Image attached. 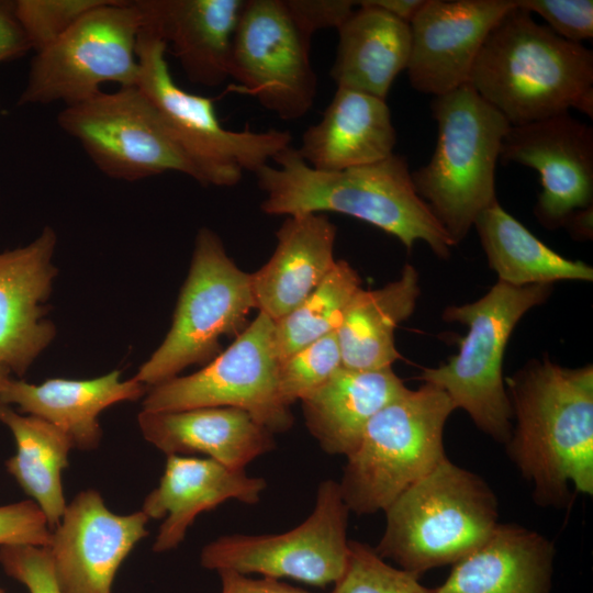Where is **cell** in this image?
<instances>
[{"instance_id": "6da1fadb", "label": "cell", "mask_w": 593, "mask_h": 593, "mask_svg": "<svg viewBox=\"0 0 593 593\" xmlns=\"http://www.w3.org/2000/svg\"><path fill=\"white\" fill-rule=\"evenodd\" d=\"M516 424L505 444L541 506L593 493V367L534 360L506 379Z\"/></svg>"}, {"instance_id": "7a4b0ae2", "label": "cell", "mask_w": 593, "mask_h": 593, "mask_svg": "<svg viewBox=\"0 0 593 593\" xmlns=\"http://www.w3.org/2000/svg\"><path fill=\"white\" fill-rule=\"evenodd\" d=\"M272 160L277 167L267 164L256 172L266 193L260 208L267 214H346L395 236L407 250L423 240L441 258L455 246L417 193L404 156L392 154L371 165L329 171L311 167L289 146Z\"/></svg>"}, {"instance_id": "3957f363", "label": "cell", "mask_w": 593, "mask_h": 593, "mask_svg": "<svg viewBox=\"0 0 593 593\" xmlns=\"http://www.w3.org/2000/svg\"><path fill=\"white\" fill-rule=\"evenodd\" d=\"M468 83L519 126L575 109L593 116V52L517 4L491 30Z\"/></svg>"}, {"instance_id": "277c9868", "label": "cell", "mask_w": 593, "mask_h": 593, "mask_svg": "<svg viewBox=\"0 0 593 593\" xmlns=\"http://www.w3.org/2000/svg\"><path fill=\"white\" fill-rule=\"evenodd\" d=\"M384 512L385 529L374 549L417 578L469 555L499 525L492 489L480 475L448 458L403 491Z\"/></svg>"}, {"instance_id": "5b68a950", "label": "cell", "mask_w": 593, "mask_h": 593, "mask_svg": "<svg viewBox=\"0 0 593 593\" xmlns=\"http://www.w3.org/2000/svg\"><path fill=\"white\" fill-rule=\"evenodd\" d=\"M437 124L433 156L411 171L417 193L455 245L496 201L495 166L511 124L467 82L434 97Z\"/></svg>"}, {"instance_id": "8992f818", "label": "cell", "mask_w": 593, "mask_h": 593, "mask_svg": "<svg viewBox=\"0 0 593 593\" xmlns=\"http://www.w3.org/2000/svg\"><path fill=\"white\" fill-rule=\"evenodd\" d=\"M551 284L514 287L499 281L479 300L446 307L443 317L468 326L459 351L436 368H425L424 383L441 389L455 409L465 410L475 426L506 444L513 412L503 383V356L518 321L549 296Z\"/></svg>"}, {"instance_id": "52a82bcc", "label": "cell", "mask_w": 593, "mask_h": 593, "mask_svg": "<svg viewBox=\"0 0 593 593\" xmlns=\"http://www.w3.org/2000/svg\"><path fill=\"white\" fill-rule=\"evenodd\" d=\"M454 410L448 395L430 383L409 389L381 409L346 457L338 484L349 511H384L447 458L443 434Z\"/></svg>"}, {"instance_id": "ba28073f", "label": "cell", "mask_w": 593, "mask_h": 593, "mask_svg": "<svg viewBox=\"0 0 593 593\" xmlns=\"http://www.w3.org/2000/svg\"><path fill=\"white\" fill-rule=\"evenodd\" d=\"M167 45L142 26L136 57V87L157 110L203 186L232 187L244 171L257 172L291 146L288 131H232L224 127L213 100L191 93L174 80L165 56Z\"/></svg>"}, {"instance_id": "9c48e42d", "label": "cell", "mask_w": 593, "mask_h": 593, "mask_svg": "<svg viewBox=\"0 0 593 593\" xmlns=\"http://www.w3.org/2000/svg\"><path fill=\"white\" fill-rule=\"evenodd\" d=\"M254 307L250 275L227 256L217 234L202 227L171 327L134 378L152 388L191 365L210 362L221 353V338L239 335Z\"/></svg>"}, {"instance_id": "30bf717a", "label": "cell", "mask_w": 593, "mask_h": 593, "mask_svg": "<svg viewBox=\"0 0 593 593\" xmlns=\"http://www.w3.org/2000/svg\"><path fill=\"white\" fill-rule=\"evenodd\" d=\"M143 19L135 0H105L64 35L34 53L19 105H72L107 82L136 86V46Z\"/></svg>"}, {"instance_id": "8fae6325", "label": "cell", "mask_w": 593, "mask_h": 593, "mask_svg": "<svg viewBox=\"0 0 593 593\" xmlns=\"http://www.w3.org/2000/svg\"><path fill=\"white\" fill-rule=\"evenodd\" d=\"M349 512L338 482L322 481L314 507L301 524L280 534L221 536L203 547L200 562L216 572L257 573L321 588L334 584L347 563Z\"/></svg>"}, {"instance_id": "7c38bea8", "label": "cell", "mask_w": 593, "mask_h": 593, "mask_svg": "<svg viewBox=\"0 0 593 593\" xmlns=\"http://www.w3.org/2000/svg\"><path fill=\"white\" fill-rule=\"evenodd\" d=\"M275 321L259 312L236 339L205 367L149 388L143 410L172 412L197 407H236L272 434L293 424L278 391Z\"/></svg>"}, {"instance_id": "4fadbf2b", "label": "cell", "mask_w": 593, "mask_h": 593, "mask_svg": "<svg viewBox=\"0 0 593 593\" xmlns=\"http://www.w3.org/2000/svg\"><path fill=\"white\" fill-rule=\"evenodd\" d=\"M57 123L108 177L137 181L175 171L199 182L198 172L136 86L101 91L67 105Z\"/></svg>"}, {"instance_id": "5bb4252c", "label": "cell", "mask_w": 593, "mask_h": 593, "mask_svg": "<svg viewBox=\"0 0 593 593\" xmlns=\"http://www.w3.org/2000/svg\"><path fill=\"white\" fill-rule=\"evenodd\" d=\"M311 40L286 0H245L231 55L235 90L256 98L282 120L301 119L316 96Z\"/></svg>"}, {"instance_id": "9a60e30c", "label": "cell", "mask_w": 593, "mask_h": 593, "mask_svg": "<svg viewBox=\"0 0 593 593\" xmlns=\"http://www.w3.org/2000/svg\"><path fill=\"white\" fill-rule=\"evenodd\" d=\"M538 171L541 192L535 205L539 222L556 228L593 199V128L568 113L511 126L500 154Z\"/></svg>"}, {"instance_id": "2e32d148", "label": "cell", "mask_w": 593, "mask_h": 593, "mask_svg": "<svg viewBox=\"0 0 593 593\" xmlns=\"http://www.w3.org/2000/svg\"><path fill=\"white\" fill-rule=\"evenodd\" d=\"M148 516L112 513L96 490L66 506L48 547L61 593H111L116 571L134 546L148 535Z\"/></svg>"}, {"instance_id": "e0dca14e", "label": "cell", "mask_w": 593, "mask_h": 593, "mask_svg": "<svg viewBox=\"0 0 593 593\" xmlns=\"http://www.w3.org/2000/svg\"><path fill=\"white\" fill-rule=\"evenodd\" d=\"M516 0H426L410 22L411 86L438 97L469 81L491 30Z\"/></svg>"}, {"instance_id": "ac0fdd59", "label": "cell", "mask_w": 593, "mask_h": 593, "mask_svg": "<svg viewBox=\"0 0 593 593\" xmlns=\"http://www.w3.org/2000/svg\"><path fill=\"white\" fill-rule=\"evenodd\" d=\"M57 234L45 226L30 244L0 253V361L23 376L53 342L56 327L44 318L57 268Z\"/></svg>"}, {"instance_id": "d6986e66", "label": "cell", "mask_w": 593, "mask_h": 593, "mask_svg": "<svg viewBox=\"0 0 593 593\" xmlns=\"http://www.w3.org/2000/svg\"><path fill=\"white\" fill-rule=\"evenodd\" d=\"M142 26L164 41L187 78L216 87L230 78L233 38L245 0H135Z\"/></svg>"}, {"instance_id": "ffe728a7", "label": "cell", "mask_w": 593, "mask_h": 593, "mask_svg": "<svg viewBox=\"0 0 593 593\" xmlns=\"http://www.w3.org/2000/svg\"><path fill=\"white\" fill-rule=\"evenodd\" d=\"M266 488L265 479L210 458L167 456L159 484L146 496L142 507L148 518L165 517L153 550L165 552L176 548L200 513L228 500L255 504Z\"/></svg>"}, {"instance_id": "44dd1931", "label": "cell", "mask_w": 593, "mask_h": 593, "mask_svg": "<svg viewBox=\"0 0 593 593\" xmlns=\"http://www.w3.org/2000/svg\"><path fill=\"white\" fill-rule=\"evenodd\" d=\"M137 423L144 438L167 456L202 454L234 470L276 447L273 434L236 407L142 410Z\"/></svg>"}, {"instance_id": "7402d4cb", "label": "cell", "mask_w": 593, "mask_h": 593, "mask_svg": "<svg viewBox=\"0 0 593 593\" xmlns=\"http://www.w3.org/2000/svg\"><path fill=\"white\" fill-rule=\"evenodd\" d=\"M270 259L250 275L256 309L278 321L323 281L335 264L336 226L320 213L288 216Z\"/></svg>"}, {"instance_id": "603a6c76", "label": "cell", "mask_w": 593, "mask_h": 593, "mask_svg": "<svg viewBox=\"0 0 593 593\" xmlns=\"http://www.w3.org/2000/svg\"><path fill=\"white\" fill-rule=\"evenodd\" d=\"M396 132L385 100L339 88L316 124L296 148L300 157L320 170H343L381 161L392 154Z\"/></svg>"}, {"instance_id": "cb8c5ba5", "label": "cell", "mask_w": 593, "mask_h": 593, "mask_svg": "<svg viewBox=\"0 0 593 593\" xmlns=\"http://www.w3.org/2000/svg\"><path fill=\"white\" fill-rule=\"evenodd\" d=\"M555 547L541 534L500 524L475 550L452 564L432 593H550Z\"/></svg>"}, {"instance_id": "d4e9b609", "label": "cell", "mask_w": 593, "mask_h": 593, "mask_svg": "<svg viewBox=\"0 0 593 593\" xmlns=\"http://www.w3.org/2000/svg\"><path fill=\"white\" fill-rule=\"evenodd\" d=\"M146 390L134 377L122 381L120 370L89 380L54 378L40 384L11 378L0 403L15 404L21 412L52 423L69 436L74 447L91 450L102 436L98 415L119 402L139 399Z\"/></svg>"}, {"instance_id": "484cf974", "label": "cell", "mask_w": 593, "mask_h": 593, "mask_svg": "<svg viewBox=\"0 0 593 593\" xmlns=\"http://www.w3.org/2000/svg\"><path fill=\"white\" fill-rule=\"evenodd\" d=\"M407 390L391 367H342L301 400L305 425L326 454L347 457L370 419Z\"/></svg>"}, {"instance_id": "4316f807", "label": "cell", "mask_w": 593, "mask_h": 593, "mask_svg": "<svg viewBox=\"0 0 593 593\" xmlns=\"http://www.w3.org/2000/svg\"><path fill=\"white\" fill-rule=\"evenodd\" d=\"M357 5L337 29L331 77L339 88L385 100L394 79L409 64L410 24L366 0Z\"/></svg>"}, {"instance_id": "83f0119b", "label": "cell", "mask_w": 593, "mask_h": 593, "mask_svg": "<svg viewBox=\"0 0 593 593\" xmlns=\"http://www.w3.org/2000/svg\"><path fill=\"white\" fill-rule=\"evenodd\" d=\"M419 292L418 275L411 265L404 266L398 280L380 289L359 288L336 331L343 367L374 370L400 359L394 332L412 315Z\"/></svg>"}, {"instance_id": "f1b7e54d", "label": "cell", "mask_w": 593, "mask_h": 593, "mask_svg": "<svg viewBox=\"0 0 593 593\" xmlns=\"http://www.w3.org/2000/svg\"><path fill=\"white\" fill-rule=\"evenodd\" d=\"M473 225L499 281L525 287L593 279L591 266L557 254L507 213L497 200L479 214Z\"/></svg>"}, {"instance_id": "f546056e", "label": "cell", "mask_w": 593, "mask_h": 593, "mask_svg": "<svg viewBox=\"0 0 593 593\" xmlns=\"http://www.w3.org/2000/svg\"><path fill=\"white\" fill-rule=\"evenodd\" d=\"M0 422L12 433L16 452L5 461L7 471L44 513L53 532L67 506L61 471L68 466L74 444L52 423L33 415H21L0 403Z\"/></svg>"}, {"instance_id": "4dcf8cb0", "label": "cell", "mask_w": 593, "mask_h": 593, "mask_svg": "<svg viewBox=\"0 0 593 593\" xmlns=\"http://www.w3.org/2000/svg\"><path fill=\"white\" fill-rule=\"evenodd\" d=\"M360 286L361 279L357 271L347 261L336 260L310 295L289 314L275 322L278 361L336 332L350 299Z\"/></svg>"}, {"instance_id": "1f68e13d", "label": "cell", "mask_w": 593, "mask_h": 593, "mask_svg": "<svg viewBox=\"0 0 593 593\" xmlns=\"http://www.w3.org/2000/svg\"><path fill=\"white\" fill-rule=\"evenodd\" d=\"M343 367L336 332L304 346L278 362V391L290 407L325 383Z\"/></svg>"}, {"instance_id": "d6a6232c", "label": "cell", "mask_w": 593, "mask_h": 593, "mask_svg": "<svg viewBox=\"0 0 593 593\" xmlns=\"http://www.w3.org/2000/svg\"><path fill=\"white\" fill-rule=\"evenodd\" d=\"M418 579L389 564L371 546L349 540L345 570L331 593H432Z\"/></svg>"}, {"instance_id": "836d02e7", "label": "cell", "mask_w": 593, "mask_h": 593, "mask_svg": "<svg viewBox=\"0 0 593 593\" xmlns=\"http://www.w3.org/2000/svg\"><path fill=\"white\" fill-rule=\"evenodd\" d=\"M105 0H16L15 16L36 53L64 35L83 14Z\"/></svg>"}, {"instance_id": "e575fe53", "label": "cell", "mask_w": 593, "mask_h": 593, "mask_svg": "<svg viewBox=\"0 0 593 593\" xmlns=\"http://www.w3.org/2000/svg\"><path fill=\"white\" fill-rule=\"evenodd\" d=\"M518 8L537 13L558 36L581 43L593 37L592 0H516Z\"/></svg>"}, {"instance_id": "d590c367", "label": "cell", "mask_w": 593, "mask_h": 593, "mask_svg": "<svg viewBox=\"0 0 593 593\" xmlns=\"http://www.w3.org/2000/svg\"><path fill=\"white\" fill-rule=\"evenodd\" d=\"M0 564L30 593H61L47 547L7 545L0 547Z\"/></svg>"}, {"instance_id": "8d00e7d4", "label": "cell", "mask_w": 593, "mask_h": 593, "mask_svg": "<svg viewBox=\"0 0 593 593\" xmlns=\"http://www.w3.org/2000/svg\"><path fill=\"white\" fill-rule=\"evenodd\" d=\"M53 532L41 508L32 500L0 506V547L32 545L49 547Z\"/></svg>"}, {"instance_id": "74e56055", "label": "cell", "mask_w": 593, "mask_h": 593, "mask_svg": "<svg viewBox=\"0 0 593 593\" xmlns=\"http://www.w3.org/2000/svg\"><path fill=\"white\" fill-rule=\"evenodd\" d=\"M286 3L310 35L323 29H338L357 5V1L350 0H286Z\"/></svg>"}, {"instance_id": "f35d334b", "label": "cell", "mask_w": 593, "mask_h": 593, "mask_svg": "<svg viewBox=\"0 0 593 593\" xmlns=\"http://www.w3.org/2000/svg\"><path fill=\"white\" fill-rule=\"evenodd\" d=\"M31 49L15 13L13 1H0V63L23 57Z\"/></svg>"}, {"instance_id": "ab89813d", "label": "cell", "mask_w": 593, "mask_h": 593, "mask_svg": "<svg viewBox=\"0 0 593 593\" xmlns=\"http://www.w3.org/2000/svg\"><path fill=\"white\" fill-rule=\"evenodd\" d=\"M217 573L222 582V593H311L272 578L253 579L231 570Z\"/></svg>"}, {"instance_id": "60d3db41", "label": "cell", "mask_w": 593, "mask_h": 593, "mask_svg": "<svg viewBox=\"0 0 593 593\" xmlns=\"http://www.w3.org/2000/svg\"><path fill=\"white\" fill-rule=\"evenodd\" d=\"M391 15L410 24L426 0H366Z\"/></svg>"}, {"instance_id": "b9f144b4", "label": "cell", "mask_w": 593, "mask_h": 593, "mask_svg": "<svg viewBox=\"0 0 593 593\" xmlns=\"http://www.w3.org/2000/svg\"><path fill=\"white\" fill-rule=\"evenodd\" d=\"M570 232L581 238L592 235V205L574 211L566 221Z\"/></svg>"}, {"instance_id": "7bdbcfd3", "label": "cell", "mask_w": 593, "mask_h": 593, "mask_svg": "<svg viewBox=\"0 0 593 593\" xmlns=\"http://www.w3.org/2000/svg\"><path fill=\"white\" fill-rule=\"evenodd\" d=\"M10 373V369L0 361V393L7 385L8 381L11 379Z\"/></svg>"}, {"instance_id": "ee69618b", "label": "cell", "mask_w": 593, "mask_h": 593, "mask_svg": "<svg viewBox=\"0 0 593 593\" xmlns=\"http://www.w3.org/2000/svg\"><path fill=\"white\" fill-rule=\"evenodd\" d=\"M0 593H4V591L1 589V586H0Z\"/></svg>"}]
</instances>
